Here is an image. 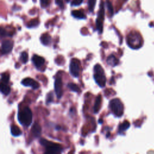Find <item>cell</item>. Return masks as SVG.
Masks as SVG:
<instances>
[{"instance_id":"4","label":"cell","mask_w":154,"mask_h":154,"mask_svg":"<svg viewBox=\"0 0 154 154\" xmlns=\"http://www.w3.org/2000/svg\"><path fill=\"white\" fill-rule=\"evenodd\" d=\"M128 45L133 49H138L142 45V39L140 35L136 32H132L127 37Z\"/></svg>"},{"instance_id":"12","label":"cell","mask_w":154,"mask_h":154,"mask_svg":"<svg viewBox=\"0 0 154 154\" xmlns=\"http://www.w3.org/2000/svg\"><path fill=\"white\" fill-rule=\"evenodd\" d=\"M41 133H42V128L37 123H34L32 128V133L33 136L34 137L37 138L40 137V136L41 135Z\"/></svg>"},{"instance_id":"18","label":"cell","mask_w":154,"mask_h":154,"mask_svg":"<svg viewBox=\"0 0 154 154\" xmlns=\"http://www.w3.org/2000/svg\"><path fill=\"white\" fill-rule=\"evenodd\" d=\"M0 88H1V93L5 95H8L10 93V87L7 84L1 83Z\"/></svg>"},{"instance_id":"17","label":"cell","mask_w":154,"mask_h":154,"mask_svg":"<svg viewBox=\"0 0 154 154\" xmlns=\"http://www.w3.org/2000/svg\"><path fill=\"white\" fill-rule=\"evenodd\" d=\"M101 100H102V98L100 95H99L95 101V104L94 106V108H93V110H94V113H98L100 110V104H101Z\"/></svg>"},{"instance_id":"2","label":"cell","mask_w":154,"mask_h":154,"mask_svg":"<svg viewBox=\"0 0 154 154\" xmlns=\"http://www.w3.org/2000/svg\"><path fill=\"white\" fill-rule=\"evenodd\" d=\"M94 79L97 84L100 87H104L106 84V77L104 73V70L102 67L97 64L94 67Z\"/></svg>"},{"instance_id":"20","label":"cell","mask_w":154,"mask_h":154,"mask_svg":"<svg viewBox=\"0 0 154 154\" xmlns=\"http://www.w3.org/2000/svg\"><path fill=\"white\" fill-rule=\"evenodd\" d=\"M67 87L72 90V91H73L75 92H78V93H80L81 92V90L79 88V87L77 86L76 84H73V83H69L67 84Z\"/></svg>"},{"instance_id":"23","label":"cell","mask_w":154,"mask_h":154,"mask_svg":"<svg viewBox=\"0 0 154 154\" xmlns=\"http://www.w3.org/2000/svg\"><path fill=\"white\" fill-rule=\"evenodd\" d=\"M96 0H88V6L90 12H93L96 4Z\"/></svg>"},{"instance_id":"15","label":"cell","mask_w":154,"mask_h":154,"mask_svg":"<svg viewBox=\"0 0 154 154\" xmlns=\"http://www.w3.org/2000/svg\"><path fill=\"white\" fill-rule=\"evenodd\" d=\"M107 62L108 65H109L110 66H115L118 65L119 60L116 58V57L114 56L111 55L108 57V59L107 60Z\"/></svg>"},{"instance_id":"24","label":"cell","mask_w":154,"mask_h":154,"mask_svg":"<svg viewBox=\"0 0 154 154\" xmlns=\"http://www.w3.org/2000/svg\"><path fill=\"white\" fill-rule=\"evenodd\" d=\"M106 5H107V9L109 10V13L110 14L111 16H112L113 15V7L112 4L110 0H106Z\"/></svg>"},{"instance_id":"13","label":"cell","mask_w":154,"mask_h":154,"mask_svg":"<svg viewBox=\"0 0 154 154\" xmlns=\"http://www.w3.org/2000/svg\"><path fill=\"white\" fill-rule=\"evenodd\" d=\"M10 129H11V134H12V136H13L15 137H18L22 134L21 130L19 129V128L16 125H12Z\"/></svg>"},{"instance_id":"30","label":"cell","mask_w":154,"mask_h":154,"mask_svg":"<svg viewBox=\"0 0 154 154\" xmlns=\"http://www.w3.org/2000/svg\"><path fill=\"white\" fill-rule=\"evenodd\" d=\"M66 1H69V0H66Z\"/></svg>"},{"instance_id":"28","label":"cell","mask_w":154,"mask_h":154,"mask_svg":"<svg viewBox=\"0 0 154 154\" xmlns=\"http://www.w3.org/2000/svg\"><path fill=\"white\" fill-rule=\"evenodd\" d=\"M56 3L57 5H58L60 8H63L64 7V3L63 0H56Z\"/></svg>"},{"instance_id":"16","label":"cell","mask_w":154,"mask_h":154,"mask_svg":"<svg viewBox=\"0 0 154 154\" xmlns=\"http://www.w3.org/2000/svg\"><path fill=\"white\" fill-rule=\"evenodd\" d=\"M130 126V123L128 121L125 120L122 123H121L119 127V133H122L124 131H125L126 130H128V128Z\"/></svg>"},{"instance_id":"14","label":"cell","mask_w":154,"mask_h":154,"mask_svg":"<svg viewBox=\"0 0 154 154\" xmlns=\"http://www.w3.org/2000/svg\"><path fill=\"white\" fill-rule=\"evenodd\" d=\"M40 41L44 45H48L51 42V37L47 33L43 34L40 37Z\"/></svg>"},{"instance_id":"7","label":"cell","mask_w":154,"mask_h":154,"mask_svg":"<svg viewBox=\"0 0 154 154\" xmlns=\"http://www.w3.org/2000/svg\"><path fill=\"white\" fill-rule=\"evenodd\" d=\"M69 70L70 74L74 77H78L80 70V61L76 59L71 60L69 65Z\"/></svg>"},{"instance_id":"19","label":"cell","mask_w":154,"mask_h":154,"mask_svg":"<svg viewBox=\"0 0 154 154\" xmlns=\"http://www.w3.org/2000/svg\"><path fill=\"white\" fill-rule=\"evenodd\" d=\"M72 15L75 18L81 19L86 18V15H84V13L80 10H73L72 12Z\"/></svg>"},{"instance_id":"5","label":"cell","mask_w":154,"mask_h":154,"mask_svg":"<svg viewBox=\"0 0 154 154\" xmlns=\"http://www.w3.org/2000/svg\"><path fill=\"white\" fill-rule=\"evenodd\" d=\"M110 108L113 113L117 117H120L123 114L124 107L119 99L116 98L110 100Z\"/></svg>"},{"instance_id":"26","label":"cell","mask_w":154,"mask_h":154,"mask_svg":"<svg viewBox=\"0 0 154 154\" xmlns=\"http://www.w3.org/2000/svg\"><path fill=\"white\" fill-rule=\"evenodd\" d=\"M53 95L52 92H50L49 93H48L47 98H46V104H49L50 102H51L53 101Z\"/></svg>"},{"instance_id":"21","label":"cell","mask_w":154,"mask_h":154,"mask_svg":"<svg viewBox=\"0 0 154 154\" xmlns=\"http://www.w3.org/2000/svg\"><path fill=\"white\" fill-rule=\"evenodd\" d=\"M9 75L7 73H3L1 74V83L4 84H8L9 81Z\"/></svg>"},{"instance_id":"27","label":"cell","mask_w":154,"mask_h":154,"mask_svg":"<svg viewBox=\"0 0 154 154\" xmlns=\"http://www.w3.org/2000/svg\"><path fill=\"white\" fill-rule=\"evenodd\" d=\"M83 2V0H72V6H80V4H82Z\"/></svg>"},{"instance_id":"9","label":"cell","mask_w":154,"mask_h":154,"mask_svg":"<svg viewBox=\"0 0 154 154\" xmlns=\"http://www.w3.org/2000/svg\"><path fill=\"white\" fill-rule=\"evenodd\" d=\"M13 46V42L10 40H5L1 43V53L3 54H7L11 52Z\"/></svg>"},{"instance_id":"29","label":"cell","mask_w":154,"mask_h":154,"mask_svg":"<svg viewBox=\"0 0 154 154\" xmlns=\"http://www.w3.org/2000/svg\"><path fill=\"white\" fill-rule=\"evenodd\" d=\"M40 4L43 7H45L48 4V0H40Z\"/></svg>"},{"instance_id":"1","label":"cell","mask_w":154,"mask_h":154,"mask_svg":"<svg viewBox=\"0 0 154 154\" xmlns=\"http://www.w3.org/2000/svg\"><path fill=\"white\" fill-rule=\"evenodd\" d=\"M19 122L23 126L29 127L33 121L32 111L29 107H25L18 113Z\"/></svg>"},{"instance_id":"6","label":"cell","mask_w":154,"mask_h":154,"mask_svg":"<svg viewBox=\"0 0 154 154\" xmlns=\"http://www.w3.org/2000/svg\"><path fill=\"white\" fill-rule=\"evenodd\" d=\"M104 16H105V9H104V1H100L99 10L98 14V18L96 21V29L99 34L102 33L103 31V23L104 21Z\"/></svg>"},{"instance_id":"3","label":"cell","mask_w":154,"mask_h":154,"mask_svg":"<svg viewBox=\"0 0 154 154\" xmlns=\"http://www.w3.org/2000/svg\"><path fill=\"white\" fill-rule=\"evenodd\" d=\"M40 143L45 147L46 153H57L62 152L63 150V148L60 144L48 141L45 139H41L40 140Z\"/></svg>"},{"instance_id":"25","label":"cell","mask_w":154,"mask_h":154,"mask_svg":"<svg viewBox=\"0 0 154 154\" xmlns=\"http://www.w3.org/2000/svg\"><path fill=\"white\" fill-rule=\"evenodd\" d=\"M39 24V21L37 19H34L32 20L30 22H29L28 24V27L32 28V27H35L37 26Z\"/></svg>"},{"instance_id":"22","label":"cell","mask_w":154,"mask_h":154,"mask_svg":"<svg viewBox=\"0 0 154 154\" xmlns=\"http://www.w3.org/2000/svg\"><path fill=\"white\" fill-rule=\"evenodd\" d=\"M21 60L24 64L27 63L29 60V56L26 52H22L21 54Z\"/></svg>"},{"instance_id":"11","label":"cell","mask_w":154,"mask_h":154,"mask_svg":"<svg viewBox=\"0 0 154 154\" xmlns=\"http://www.w3.org/2000/svg\"><path fill=\"white\" fill-rule=\"evenodd\" d=\"M32 62L37 68H40L44 65L45 60L42 57L37 55H34L32 57Z\"/></svg>"},{"instance_id":"10","label":"cell","mask_w":154,"mask_h":154,"mask_svg":"<svg viewBox=\"0 0 154 154\" xmlns=\"http://www.w3.org/2000/svg\"><path fill=\"white\" fill-rule=\"evenodd\" d=\"M21 84L24 86L31 87L33 89H37L38 88H39L40 86V84L36 81L30 78H27L23 79L22 81Z\"/></svg>"},{"instance_id":"8","label":"cell","mask_w":154,"mask_h":154,"mask_svg":"<svg viewBox=\"0 0 154 154\" xmlns=\"http://www.w3.org/2000/svg\"><path fill=\"white\" fill-rule=\"evenodd\" d=\"M54 90L57 97L60 99L63 95V82L60 77H59L55 81Z\"/></svg>"}]
</instances>
